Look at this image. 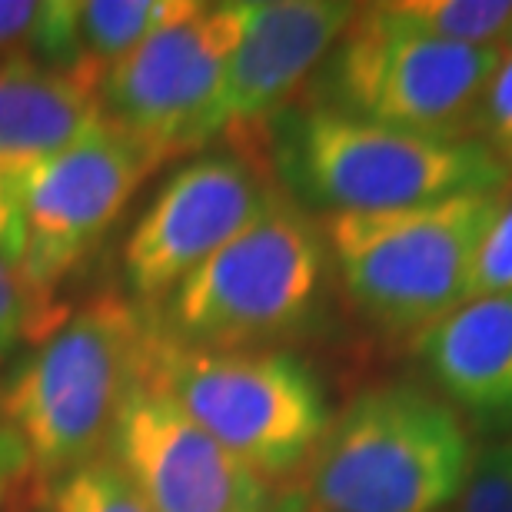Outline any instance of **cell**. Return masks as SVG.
Returning <instances> with one entry per match:
<instances>
[{"label":"cell","mask_w":512,"mask_h":512,"mask_svg":"<svg viewBox=\"0 0 512 512\" xmlns=\"http://www.w3.org/2000/svg\"><path fill=\"white\" fill-rule=\"evenodd\" d=\"M453 512H512V433L476 453Z\"/></svg>","instance_id":"18"},{"label":"cell","mask_w":512,"mask_h":512,"mask_svg":"<svg viewBox=\"0 0 512 512\" xmlns=\"http://www.w3.org/2000/svg\"><path fill=\"white\" fill-rule=\"evenodd\" d=\"M273 157L293 197L326 217L406 210L469 193L503 197L512 180L479 137H423L320 104L273 117Z\"/></svg>","instance_id":"1"},{"label":"cell","mask_w":512,"mask_h":512,"mask_svg":"<svg viewBox=\"0 0 512 512\" xmlns=\"http://www.w3.org/2000/svg\"><path fill=\"white\" fill-rule=\"evenodd\" d=\"M416 360L436 396L476 429H512V293L466 300L416 336Z\"/></svg>","instance_id":"13"},{"label":"cell","mask_w":512,"mask_h":512,"mask_svg":"<svg viewBox=\"0 0 512 512\" xmlns=\"http://www.w3.org/2000/svg\"><path fill=\"white\" fill-rule=\"evenodd\" d=\"M346 0H253L223 90V130H243L286 110L296 87L330 57L350 27Z\"/></svg>","instance_id":"12"},{"label":"cell","mask_w":512,"mask_h":512,"mask_svg":"<svg viewBox=\"0 0 512 512\" xmlns=\"http://www.w3.org/2000/svg\"><path fill=\"white\" fill-rule=\"evenodd\" d=\"M40 10L44 4H30V0H0V60L24 54Z\"/></svg>","instance_id":"23"},{"label":"cell","mask_w":512,"mask_h":512,"mask_svg":"<svg viewBox=\"0 0 512 512\" xmlns=\"http://www.w3.org/2000/svg\"><path fill=\"white\" fill-rule=\"evenodd\" d=\"M406 27L446 44L499 47L512 37L509 0H393L383 4Z\"/></svg>","instance_id":"16"},{"label":"cell","mask_w":512,"mask_h":512,"mask_svg":"<svg viewBox=\"0 0 512 512\" xmlns=\"http://www.w3.org/2000/svg\"><path fill=\"white\" fill-rule=\"evenodd\" d=\"M50 512H150L110 459L74 469L50 486Z\"/></svg>","instance_id":"17"},{"label":"cell","mask_w":512,"mask_h":512,"mask_svg":"<svg viewBox=\"0 0 512 512\" xmlns=\"http://www.w3.org/2000/svg\"><path fill=\"white\" fill-rule=\"evenodd\" d=\"M509 47H512V37H509Z\"/></svg>","instance_id":"26"},{"label":"cell","mask_w":512,"mask_h":512,"mask_svg":"<svg viewBox=\"0 0 512 512\" xmlns=\"http://www.w3.org/2000/svg\"><path fill=\"white\" fill-rule=\"evenodd\" d=\"M250 0H190L100 84L104 120L177 157L223 133V90Z\"/></svg>","instance_id":"8"},{"label":"cell","mask_w":512,"mask_h":512,"mask_svg":"<svg viewBox=\"0 0 512 512\" xmlns=\"http://www.w3.org/2000/svg\"><path fill=\"white\" fill-rule=\"evenodd\" d=\"M27 469L30 463H27V453H24V446H20V439L0 423V506L7 503V496L14 493V486L24 479Z\"/></svg>","instance_id":"24"},{"label":"cell","mask_w":512,"mask_h":512,"mask_svg":"<svg viewBox=\"0 0 512 512\" xmlns=\"http://www.w3.org/2000/svg\"><path fill=\"white\" fill-rule=\"evenodd\" d=\"M476 137L496 153V160L512 173V47L499 60L493 80L486 87L479 110Z\"/></svg>","instance_id":"21"},{"label":"cell","mask_w":512,"mask_h":512,"mask_svg":"<svg viewBox=\"0 0 512 512\" xmlns=\"http://www.w3.org/2000/svg\"><path fill=\"white\" fill-rule=\"evenodd\" d=\"M150 336L127 300L100 296L10 373L0 423L20 439L30 469L60 479L100 459L127 396L147 380Z\"/></svg>","instance_id":"2"},{"label":"cell","mask_w":512,"mask_h":512,"mask_svg":"<svg viewBox=\"0 0 512 512\" xmlns=\"http://www.w3.org/2000/svg\"><path fill=\"white\" fill-rule=\"evenodd\" d=\"M110 463L150 512H270L266 479L223 449L173 399L143 380L127 396Z\"/></svg>","instance_id":"11"},{"label":"cell","mask_w":512,"mask_h":512,"mask_svg":"<svg viewBox=\"0 0 512 512\" xmlns=\"http://www.w3.org/2000/svg\"><path fill=\"white\" fill-rule=\"evenodd\" d=\"M170 160L114 124H100L54 157L24 170L20 193V273L50 303L67 273L120 220L140 183Z\"/></svg>","instance_id":"9"},{"label":"cell","mask_w":512,"mask_h":512,"mask_svg":"<svg viewBox=\"0 0 512 512\" xmlns=\"http://www.w3.org/2000/svg\"><path fill=\"white\" fill-rule=\"evenodd\" d=\"M506 293H512V200L499 207L493 227L479 243L473 276H469V300Z\"/></svg>","instance_id":"19"},{"label":"cell","mask_w":512,"mask_h":512,"mask_svg":"<svg viewBox=\"0 0 512 512\" xmlns=\"http://www.w3.org/2000/svg\"><path fill=\"white\" fill-rule=\"evenodd\" d=\"M503 197L469 193L383 213L326 217L323 240L343 293L373 326L419 336L469 300L476 250Z\"/></svg>","instance_id":"4"},{"label":"cell","mask_w":512,"mask_h":512,"mask_svg":"<svg viewBox=\"0 0 512 512\" xmlns=\"http://www.w3.org/2000/svg\"><path fill=\"white\" fill-rule=\"evenodd\" d=\"M270 512H310V503H306V496L296 489V493H286V496L276 499V503L270 506Z\"/></svg>","instance_id":"25"},{"label":"cell","mask_w":512,"mask_h":512,"mask_svg":"<svg viewBox=\"0 0 512 512\" xmlns=\"http://www.w3.org/2000/svg\"><path fill=\"white\" fill-rule=\"evenodd\" d=\"M326 270L323 230L300 203L280 197L163 296L160 333L193 350H263L316 320Z\"/></svg>","instance_id":"5"},{"label":"cell","mask_w":512,"mask_h":512,"mask_svg":"<svg viewBox=\"0 0 512 512\" xmlns=\"http://www.w3.org/2000/svg\"><path fill=\"white\" fill-rule=\"evenodd\" d=\"M47 303L30 290L27 276L10 256L0 253V356L10 353L34 326H40Z\"/></svg>","instance_id":"20"},{"label":"cell","mask_w":512,"mask_h":512,"mask_svg":"<svg viewBox=\"0 0 512 512\" xmlns=\"http://www.w3.org/2000/svg\"><path fill=\"white\" fill-rule=\"evenodd\" d=\"M476 449L463 416L416 383L363 389L310 459V512H449Z\"/></svg>","instance_id":"3"},{"label":"cell","mask_w":512,"mask_h":512,"mask_svg":"<svg viewBox=\"0 0 512 512\" xmlns=\"http://www.w3.org/2000/svg\"><path fill=\"white\" fill-rule=\"evenodd\" d=\"M187 7L190 0H54L40 10L24 54L100 90L120 60Z\"/></svg>","instance_id":"14"},{"label":"cell","mask_w":512,"mask_h":512,"mask_svg":"<svg viewBox=\"0 0 512 512\" xmlns=\"http://www.w3.org/2000/svg\"><path fill=\"white\" fill-rule=\"evenodd\" d=\"M499 60V47H463L419 34L383 4L356 7L323 60V94L313 104L423 137H476Z\"/></svg>","instance_id":"7"},{"label":"cell","mask_w":512,"mask_h":512,"mask_svg":"<svg viewBox=\"0 0 512 512\" xmlns=\"http://www.w3.org/2000/svg\"><path fill=\"white\" fill-rule=\"evenodd\" d=\"M147 380L263 479L310 463L333 423L323 383L290 350H193L153 326Z\"/></svg>","instance_id":"6"},{"label":"cell","mask_w":512,"mask_h":512,"mask_svg":"<svg viewBox=\"0 0 512 512\" xmlns=\"http://www.w3.org/2000/svg\"><path fill=\"white\" fill-rule=\"evenodd\" d=\"M20 193H24V173L0 167V253L20 266L24 247V227H20Z\"/></svg>","instance_id":"22"},{"label":"cell","mask_w":512,"mask_h":512,"mask_svg":"<svg viewBox=\"0 0 512 512\" xmlns=\"http://www.w3.org/2000/svg\"><path fill=\"white\" fill-rule=\"evenodd\" d=\"M280 193L250 157L220 150L170 173L124 243L133 296L157 300L253 227Z\"/></svg>","instance_id":"10"},{"label":"cell","mask_w":512,"mask_h":512,"mask_svg":"<svg viewBox=\"0 0 512 512\" xmlns=\"http://www.w3.org/2000/svg\"><path fill=\"white\" fill-rule=\"evenodd\" d=\"M104 124L100 90L17 54L0 60V167L30 170Z\"/></svg>","instance_id":"15"}]
</instances>
